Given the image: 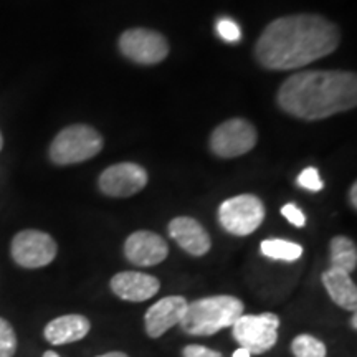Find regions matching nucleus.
Instances as JSON below:
<instances>
[{"mask_svg":"<svg viewBox=\"0 0 357 357\" xmlns=\"http://www.w3.org/2000/svg\"><path fill=\"white\" fill-rule=\"evenodd\" d=\"M43 357H60V356H58L55 351H47V352H45V354H43Z\"/></svg>","mask_w":357,"mask_h":357,"instance_id":"obj_29","label":"nucleus"},{"mask_svg":"<svg viewBox=\"0 0 357 357\" xmlns=\"http://www.w3.org/2000/svg\"><path fill=\"white\" fill-rule=\"evenodd\" d=\"M169 235L194 257H202L211 250V236L195 218L177 217L169 223Z\"/></svg>","mask_w":357,"mask_h":357,"instance_id":"obj_14","label":"nucleus"},{"mask_svg":"<svg viewBox=\"0 0 357 357\" xmlns=\"http://www.w3.org/2000/svg\"><path fill=\"white\" fill-rule=\"evenodd\" d=\"M102 149V137L95 128L73 124L61 129L50 146V159L56 166L79 164L93 159Z\"/></svg>","mask_w":357,"mask_h":357,"instance_id":"obj_4","label":"nucleus"},{"mask_svg":"<svg viewBox=\"0 0 357 357\" xmlns=\"http://www.w3.org/2000/svg\"><path fill=\"white\" fill-rule=\"evenodd\" d=\"M189 301L184 296H167L154 303L146 312V331L151 337H160L174 326L181 324Z\"/></svg>","mask_w":357,"mask_h":357,"instance_id":"obj_12","label":"nucleus"},{"mask_svg":"<svg viewBox=\"0 0 357 357\" xmlns=\"http://www.w3.org/2000/svg\"><path fill=\"white\" fill-rule=\"evenodd\" d=\"M257 139V129L252 123L242 118H234L215 128L211 136V147L218 158L231 159L252 151Z\"/></svg>","mask_w":357,"mask_h":357,"instance_id":"obj_7","label":"nucleus"},{"mask_svg":"<svg viewBox=\"0 0 357 357\" xmlns=\"http://www.w3.org/2000/svg\"><path fill=\"white\" fill-rule=\"evenodd\" d=\"M182 356L184 357H223L220 352L208 349L205 346H199V344H190L185 346L184 351H182Z\"/></svg>","mask_w":357,"mask_h":357,"instance_id":"obj_24","label":"nucleus"},{"mask_svg":"<svg viewBox=\"0 0 357 357\" xmlns=\"http://www.w3.org/2000/svg\"><path fill=\"white\" fill-rule=\"evenodd\" d=\"M98 357H128L124 352H108V354H102V356H98Z\"/></svg>","mask_w":357,"mask_h":357,"instance_id":"obj_27","label":"nucleus"},{"mask_svg":"<svg viewBox=\"0 0 357 357\" xmlns=\"http://www.w3.org/2000/svg\"><path fill=\"white\" fill-rule=\"evenodd\" d=\"M3 147V137H2V132H0V151H2Z\"/></svg>","mask_w":357,"mask_h":357,"instance_id":"obj_30","label":"nucleus"},{"mask_svg":"<svg viewBox=\"0 0 357 357\" xmlns=\"http://www.w3.org/2000/svg\"><path fill=\"white\" fill-rule=\"evenodd\" d=\"M298 185L311 192H319L324 187L323 181H321L319 171L316 167H306L300 174V177H298Z\"/></svg>","mask_w":357,"mask_h":357,"instance_id":"obj_22","label":"nucleus"},{"mask_svg":"<svg viewBox=\"0 0 357 357\" xmlns=\"http://www.w3.org/2000/svg\"><path fill=\"white\" fill-rule=\"evenodd\" d=\"M291 351L294 357H326V344L311 334H300L293 339Z\"/></svg>","mask_w":357,"mask_h":357,"instance_id":"obj_19","label":"nucleus"},{"mask_svg":"<svg viewBox=\"0 0 357 357\" xmlns=\"http://www.w3.org/2000/svg\"><path fill=\"white\" fill-rule=\"evenodd\" d=\"M119 50L134 63L158 65L169 55V43L155 30L131 29L119 38Z\"/></svg>","mask_w":357,"mask_h":357,"instance_id":"obj_8","label":"nucleus"},{"mask_svg":"<svg viewBox=\"0 0 357 357\" xmlns=\"http://www.w3.org/2000/svg\"><path fill=\"white\" fill-rule=\"evenodd\" d=\"M278 328L280 318L273 312L242 314L231 326L234 337L240 347L257 356L275 347L278 341Z\"/></svg>","mask_w":357,"mask_h":357,"instance_id":"obj_5","label":"nucleus"},{"mask_svg":"<svg viewBox=\"0 0 357 357\" xmlns=\"http://www.w3.org/2000/svg\"><path fill=\"white\" fill-rule=\"evenodd\" d=\"M339 40L337 26L321 15L280 17L263 30L255 45V56L268 70H298L331 55Z\"/></svg>","mask_w":357,"mask_h":357,"instance_id":"obj_1","label":"nucleus"},{"mask_svg":"<svg viewBox=\"0 0 357 357\" xmlns=\"http://www.w3.org/2000/svg\"><path fill=\"white\" fill-rule=\"evenodd\" d=\"M351 326H352V329H357V314L354 312V316H352V319H351Z\"/></svg>","mask_w":357,"mask_h":357,"instance_id":"obj_28","label":"nucleus"},{"mask_svg":"<svg viewBox=\"0 0 357 357\" xmlns=\"http://www.w3.org/2000/svg\"><path fill=\"white\" fill-rule=\"evenodd\" d=\"M89 328H91V324L84 316L65 314L45 326L43 336L50 344L63 346L82 341L83 337L88 336Z\"/></svg>","mask_w":357,"mask_h":357,"instance_id":"obj_15","label":"nucleus"},{"mask_svg":"<svg viewBox=\"0 0 357 357\" xmlns=\"http://www.w3.org/2000/svg\"><path fill=\"white\" fill-rule=\"evenodd\" d=\"M281 213L287 218L289 223H293L294 227H305L306 225V217L305 213L300 211V207H296L294 204H287L281 207Z\"/></svg>","mask_w":357,"mask_h":357,"instance_id":"obj_23","label":"nucleus"},{"mask_svg":"<svg viewBox=\"0 0 357 357\" xmlns=\"http://www.w3.org/2000/svg\"><path fill=\"white\" fill-rule=\"evenodd\" d=\"M261 253L271 260L281 261H296L303 255V247L288 240H263L260 245Z\"/></svg>","mask_w":357,"mask_h":357,"instance_id":"obj_18","label":"nucleus"},{"mask_svg":"<svg viewBox=\"0 0 357 357\" xmlns=\"http://www.w3.org/2000/svg\"><path fill=\"white\" fill-rule=\"evenodd\" d=\"M349 200H351L352 207L357 208V184H356V182H354V184H352L351 190H349Z\"/></svg>","mask_w":357,"mask_h":357,"instance_id":"obj_25","label":"nucleus"},{"mask_svg":"<svg viewBox=\"0 0 357 357\" xmlns=\"http://www.w3.org/2000/svg\"><path fill=\"white\" fill-rule=\"evenodd\" d=\"M217 33L218 37L229 43H235L242 38V30H240L238 24L235 20L227 19V17L217 20Z\"/></svg>","mask_w":357,"mask_h":357,"instance_id":"obj_21","label":"nucleus"},{"mask_svg":"<svg viewBox=\"0 0 357 357\" xmlns=\"http://www.w3.org/2000/svg\"><path fill=\"white\" fill-rule=\"evenodd\" d=\"M17 351V336L12 324L0 318V357H13Z\"/></svg>","mask_w":357,"mask_h":357,"instance_id":"obj_20","label":"nucleus"},{"mask_svg":"<svg viewBox=\"0 0 357 357\" xmlns=\"http://www.w3.org/2000/svg\"><path fill=\"white\" fill-rule=\"evenodd\" d=\"M357 266L356 243L347 236L337 235L331 240V268L352 273Z\"/></svg>","mask_w":357,"mask_h":357,"instance_id":"obj_17","label":"nucleus"},{"mask_svg":"<svg viewBox=\"0 0 357 357\" xmlns=\"http://www.w3.org/2000/svg\"><path fill=\"white\" fill-rule=\"evenodd\" d=\"M124 255L132 265L154 266L166 260L169 247L160 235L154 231L139 230L128 236L124 243Z\"/></svg>","mask_w":357,"mask_h":357,"instance_id":"obj_11","label":"nucleus"},{"mask_svg":"<svg viewBox=\"0 0 357 357\" xmlns=\"http://www.w3.org/2000/svg\"><path fill=\"white\" fill-rule=\"evenodd\" d=\"M160 288L159 280L139 271H121L111 280V289L124 301L141 303L155 296Z\"/></svg>","mask_w":357,"mask_h":357,"instance_id":"obj_13","label":"nucleus"},{"mask_svg":"<svg viewBox=\"0 0 357 357\" xmlns=\"http://www.w3.org/2000/svg\"><path fill=\"white\" fill-rule=\"evenodd\" d=\"M265 218V205L252 194L236 195L218 207V222L229 234L247 236L261 225Z\"/></svg>","mask_w":357,"mask_h":357,"instance_id":"obj_6","label":"nucleus"},{"mask_svg":"<svg viewBox=\"0 0 357 357\" xmlns=\"http://www.w3.org/2000/svg\"><path fill=\"white\" fill-rule=\"evenodd\" d=\"M10 253L19 266L42 268L55 260L58 247L55 240L45 231L22 230L13 236Z\"/></svg>","mask_w":357,"mask_h":357,"instance_id":"obj_9","label":"nucleus"},{"mask_svg":"<svg viewBox=\"0 0 357 357\" xmlns=\"http://www.w3.org/2000/svg\"><path fill=\"white\" fill-rule=\"evenodd\" d=\"M234 357H252V354L247 349H243V347H240V349L234 352Z\"/></svg>","mask_w":357,"mask_h":357,"instance_id":"obj_26","label":"nucleus"},{"mask_svg":"<svg viewBox=\"0 0 357 357\" xmlns=\"http://www.w3.org/2000/svg\"><path fill=\"white\" fill-rule=\"evenodd\" d=\"M278 105L284 113L305 121L344 113L357 105V78L341 70L300 71L281 84Z\"/></svg>","mask_w":357,"mask_h":357,"instance_id":"obj_2","label":"nucleus"},{"mask_svg":"<svg viewBox=\"0 0 357 357\" xmlns=\"http://www.w3.org/2000/svg\"><path fill=\"white\" fill-rule=\"evenodd\" d=\"M323 284L331 300L341 306L342 310L356 312L357 310V288L351 280V275L346 271L329 268L323 273Z\"/></svg>","mask_w":357,"mask_h":357,"instance_id":"obj_16","label":"nucleus"},{"mask_svg":"<svg viewBox=\"0 0 357 357\" xmlns=\"http://www.w3.org/2000/svg\"><path fill=\"white\" fill-rule=\"evenodd\" d=\"M242 314L243 303L238 298L218 294L189 303L181 326L192 336H212L222 329L231 328Z\"/></svg>","mask_w":357,"mask_h":357,"instance_id":"obj_3","label":"nucleus"},{"mask_svg":"<svg viewBox=\"0 0 357 357\" xmlns=\"http://www.w3.org/2000/svg\"><path fill=\"white\" fill-rule=\"evenodd\" d=\"M147 172L139 164L121 162L109 166L100 176V189L109 197H131L144 189L147 184Z\"/></svg>","mask_w":357,"mask_h":357,"instance_id":"obj_10","label":"nucleus"}]
</instances>
